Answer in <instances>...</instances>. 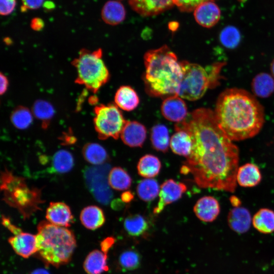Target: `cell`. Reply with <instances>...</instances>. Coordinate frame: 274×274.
<instances>
[{"mask_svg": "<svg viewBox=\"0 0 274 274\" xmlns=\"http://www.w3.org/2000/svg\"><path fill=\"white\" fill-rule=\"evenodd\" d=\"M161 110L164 118L173 122H182L188 116L186 103L178 94L167 96L162 103Z\"/></svg>", "mask_w": 274, "mask_h": 274, "instance_id": "obj_11", "label": "cell"}, {"mask_svg": "<svg viewBox=\"0 0 274 274\" xmlns=\"http://www.w3.org/2000/svg\"><path fill=\"white\" fill-rule=\"evenodd\" d=\"M2 223L8 229H9L14 235L22 231L20 228L13 225L10 220L4 217L2 218Z\"/></svg>", "mask_w": 274, "mask_h": 274, "instance_id": "obj_42", "label": "cell"}, {"mask_svg": "<svg viewBox=\"0 0 274 274\" xmlns=\"http://www.w3.org/2000/svg\"><path fill=\"white\" fill-rule=\"evenodd\" d=\"M74 165L72 154L65 150H60L53 155L52 160L53 169L58 173H65L70 172Z\"/></svg>", "mask_w": 274, "mask_h": 274, "instance_id": "obj_33", "label": "cell"}, {"mask_svg": "<svg viewBox=\"0 0 274 274\" xmlns=\"http://www.w3.org/2000/svg\"><path fill=\"white\" fill-rule=\"evenodd\" d=\"M46 218L49 223L66 228L70 226L74 221L70 208L61 202H51L47 209Z\"/></svg>", "mask_w": 274, "mask_h": 274, "instance_id": "obj_15", "label": "cell"}, {"mask_svg": "<svg viewBox=\"0 0 274 274\" xmlns=\"http://www.w3.org/2000/svg\"><path fill=\"white\" fill-rule=\"evenodd\" d=\"M123 227L127 234L138 237L146 233L149 228L146 218L139 214L127 216L123 222Z\"/></svg>", "mask_w": 274, "mask_h": 274, "instance_id": "obj_26", "label": "cell"}, {"mask_svg": "<svg viewBox=\"0 0 274 274\" xmlns=\"http://www.w3.org/2000/svg\"><path fill=\"white\" fill-rule=\"evenodd\" d=\"M1 188L6 201L17 208L25 218L36 210L40 203V192L37 189H29L23 180L8 172L2 176Z\"/></svg>", "mask_w": 274, "mask_h": 274, "instance_id": "obj_7", "label": "cell"}, {"mask_svg": "<svg viewBox=\"0 0 274 274\" xmlns=\"http://www.w3.org/2000/svg\"><path fill=\"white\" fill-rule=\"evenodd\" d=\"M1 89L0 92L3 94L6 92L8 87V80L7 78L2 73L0 75Z\"/></svg>", "mask_w": 274, "mask_h": 274, "instance_id": "obj_44", "label": "cell"}, {"mask_svg": "<svg viewBox=\"0 0 274 274\" xmlns=\"http://www.w3.org/2000/svg\"><path fill=\"white\" fill-rule=\"evenodd\" d=\"M252 219L250 212L244 207L233 208L228 213L227 223L230 228L237 233H244L250 228Z\"/></svg>", "mask_w": 274, "mask_h": 274, "instance_id": "obj_18", "label": "cell"}, {"mask_svg": "<svg viewBox=\"0 0 274 274\" xmlns=\"http://www.w3.org/2000/svg\"><path fill=\"white\" fill-rule=\"evenodd\" d=\"M110 166L108 164L90 166L85 169L84 178L88 188L99 203L108 204L113 197L109 183Z\"/></svg>", "mask_w": 274, "mask_h": 274, "instance_id": "obj_9", "label": "cell"}, {"mask_svg": "<svg viewBox=\"0 0 274 274\" xmlns=\"http://www.w3.org/2000/svg\"><path fill=\"white\" fill-rule=\"evenodd\" d=\"M214 1L215 0H174V2L180 11L189 12L194 11L198 6L204 2Z\"/></svg>", "mask_w": 274, "mask_h": 274, "instance_id": "obj_38", "label": "cell"}, {"mask_svg": "<svg viewBox=\"0 0 274 274\" xmlns=\"http://www.w3.org/2000/svg\"><path fill=\"white\" fill-rule=\"evenodd\" d=\"M23 6L27 9L35 10L39 8L44 3V0H22Z\"/></svg>", "mask_w": 274, "mask_h": 274, "instance_id": "obj_40", "label": "cell"}, {"mask_svg": "<svg viewBox=\"0 0 274 274\" xmlns=\"http://www.w3.org/2000/svg\"><path fill=\"white\" fill-rule=\"evenodd\" d=\"M253 227L259 232L269 234L274 231V211L267 208L258 210L252 218Z\"/></svg>", "mask_w": 274, "mask_h": 274, "instance_id": "obj_25", "label": "cell"}, {"mask_svg": "<svg viewBox=\"0 0 274 274\" xmlns=\"http://www.w3.org/2000/svg\"><path fill=\"white\" fill-rule=\"evenodd\" d=\"M93 122L100 139H118L127 120L116 104H100L95 107Z\"/></svg>", "mask_w": 274, "mask_h": 274, "instance_id": "obj_8", "label": "cell"}, {"mask_svg": "<svg viewBox=\"0 0 274 274\" xmlns=\"http://www.w3.org/2000/svg\"><path fill=\"white\" fill-rule=\"evenodd\" d=\"M101 49L80 51L79 56L72 63L76 68V82L84 85L94 93L109 80L110 74L102 58Z\"/></svg>", "mask_w": 274, "mask_h": 274, "instance_id": "obj_6", "label": "cell"}, {"mask_svg": "<svg viewBox=\"0 0 274 274\" xmlns=\"http://www.w3.org/2000/svg\"><path fill=\"white\" fill-rule=\"evenodd\" d=\"M30 274H50V273L45 269L38 268L32 271Z\"/></svg>", "mask_w": 274, "mask_h": 274, "instance_id": "obj_48", "label": "cell"}, {"mask_svg": "<svg viewBox=\"0 0 274 274\" xmlns=\"http://www.w3.org/2000/svg\"><path fill=\"white\" fill-rule=\"evenodd\" d=\"M121 200L123 202H124L125 203H128L133 199L134 195L131 192L127 191L123 192L121 194Z\"/></svg>", "mask_w": 274, "mask_h": 274, "instance_id": "obj_45", "label": "cell"}, {"mask_svg": "<svg viewBox=\"0 0 274 274\" xmlns=\"http://www.w3.org/2000/svg\"><path fill=\"white\" fill-rule=\"evenodd\" d=\"M114 100L118 108L126 111L133 110L140 102L136 91L130 86L126 85L122 86L117 90Z\"/></svg>", "mask_w": 274, "mask_h": 274, "instance_id": "obj_22", "label": "cell"}, {"mask_svg": "<svg viewBox=\"0 0 274 274\" xmlns=\"http://www.w3.org/2000/svg\"><path fill=\"white\" fill-rule=\"evenodd\" d=\"M83 267L88 274H101L108 271L107 254L101 250L92 251L86 256Z\"/></svg>", "mask_w": 274, "mask_h": 274, "instance_id": "obj_21", "label": "cell"}, {"mask_svg": "<svg viewBox=\"0 0 274 274\" xmlns=\"http://www.w3.org/2000/svg\"><path fill=\"white\" fill-rule=\"evenodd\" d=\"M33 115L41 120L44 128L47 127L49 121L54 114V110L52 105L49 102L39 99L35 101L33 106Z\"/></svg>", "mask_w": 274, "mask_h": 274, "instance_id": "obj_34", "label": "cell"}, {"mask_svg": "<svg viewBox=\"0 0 274 274\" xmlns=\"http://www.w3.org/2000/svg\"><path fill=\"white\" fill-rule=\"evenodd\" d=\"M229 201L231 205L234 208H237V207H240L242 203V201L240 200V199L238 197L235 195L231 196L229 198Z\"/></svg>", "mask_w": 274, "mask_h": 274, "instance_id": "obj_46", "label": "cell"}, {"mask_svg": "<svg viewBox=\"0 0 274 274\" xmlns=\"http://www.w3.org/2000/svg\"><path fill=\"white\" fill-rule=\"evenodd\" d=\"M214 112L218 126L231 141L253 138L264 122L262 106L254 96L242 89L229 88L223 91Z\"/></svg>", "mask_w": 274, "mask_h": 274, "instance_id": "obj_2", "label": "cell"}, {"mask_svg": "<svg viewBox=\"0 0 274 274\" xmlns=\"http://www.w3.org/2000/svg\"><path fill=\"white\" fill-rule=\"evenodd\" d=\"M161 167L159 158L152 154H146L139 160L137 169L139 175L150 178L158 175Z\"/></svg>", "mask_w": 274, "mask_h": 274, "instance_id": "obj_28", "label": "cell"}, {"mask_svg": "<svg viewBox=\"0 0 274 274\" xmlns=\"http://www.w3.org/2000/svg\"><path fill=\"white\" fill-rule=\"evenodd\" d=\"M42 6L44 9L47 11L53 10L55 8V5L54 2L50 1H45Z\"/></svg>", "mask_w": 274, "mask_h": 274, "instance_id": "obj_47", "label": "cell"}, {"mask_svg": "<svg viewBox=\"0 0 274 274\" xmlns=\"http://www.w3.org/2000/svg\"><path fill=\"white\" fill-rule=\"evenodd\" d=\"M175 127L186 131L192 140L181 173H190L200 188L233 192L239 150L218 126L214 112L205 108L196 109Z\"/></svg>", "mask_w": 274, "mask_h": 274, "instance_id": "obj_1", "label": "cell"}, {"mask_svg": "<svg viewBox=\"0 0 274 274\" xmlns=\"http://www.w3.org/2000/svg\"><path fill=\"white\" fill-rule=\"evenodd\" d=\"M80 219L82 225L90 230H95L105 222L102 210L96 206H89L84 208L81 212Z\"/></svg>", "mask_w": 274, "mask_h": 274, "instance_id": "obj_23", "label": "cell"}, {"mask_svg": "<svg viewBox=\"0 0 274 274\" xmlns=\"http://www.w3.org/2000/svg\"><path fill=\"white\" fill-rule=\"evenodd\" d=\"M193 211L196 216L201 221L212 222L218 216L220 206L215 197L206 196L197 201L193 207Z\"/></svg>", "mask_w": 274, "mask_h": 274, "instance_id": "obj_17", "label": "cell"}, {"mask_svg": "<svg viewBox=\"0 0 274 274\" xmlns=\"http://www.w3.org/2000/svg\"><path fill=\"white\" fill-rule=\"evenodd\" d=\"M120 136L125 145L130 147H142L147 137V130L138 121H126Z\"/></svg>", "mask_w": 274, "mask_h": 274, "instance_id": "obj_14", "label": "cell"}, {"mask_svg": "<svg viewBox=\"0 0 274 274\" xmlns=\"http://www.w3.org/2000/svg\"><path fill=\"white\" fill-rule=\"evenodd\" d=\"M187 189V186L183 183L173 179L166 180L160 187L159 199L153 210V213L155 215L160 213L166 206L181 198Z\"/></svg>", "mask_w": 274, "mask_h": 274, "instance_id": "obj_10", "label": "cell"}, {"mask_svg": "<svg viewBox=\"0 0 274 274\" xmlns=\"http://www.w3.org/2000/svg\"><path fill=\"white\" fill-rule=\"evenodd\" d=\"M150 139L153 148L163 153L168 150L169 136L167 128L163 124H156L151 130Z\"/></svg>", "mask_w": 274, "mask_h": 274, "instance_id": "obj_29", "label": "cell"}, {"mask_svg": "<svg viewBox=\"0 0 274 274\" xmlns=\"http://www.w3.org/2000/svg\"><path fill=\"white\" fill-rule=\"evenodd\" d=\"M270 70L272 76L274 78V59L272 60L271 63Z\"/></svg>", "mask_w": 274, "mask_h": 274, "instance_id": "obj_49", "label": "cell"}, {"mask_svg": "<svg viewBox=\"0 0 274 274\" xmlns=\"http://www.w3.org/2000/svg\"><path fill=\"white\" fill-rule=\"evenodd\" d=\"M239 1H244V0H239Z\"/></svg>", "mask_w": 274, "mask_h": 274, "instance_id": "obj_51", "label": "cell"}, {"mask_svg": "<svg viewBox=\"0 0 274 274\" xmlns=\"http://www.w3.org/2000/svg\"><path fill=\"white\" fill-rule=\"evenodd\" d=\"M196 21L201 26L210 28L215 25L221 16V11L214 1L204 2L194 10Z\"/></svg>", "mask_w": 274, "mask_h": 274, "instance_id": "obj_16", "label": "cell"}, {"mask_svg": "<svg viewBox=\"0 0 274 274\" xmlns=\"http://www.w3.org/2000/svg\"><path fill=\"white\" fill-rule=\"evenodd\" d=\"M236 179L237 183L241 186L252 187L260 183L262 176L256 165L247 163L238 168Z\"/></svg>", "mask_w": 274, "mask_h": 274, "instance_id": "obj_19", "label": "cell"}, {"mask_svg": "<svg viewBox=\"0 0 274 274\" xmlns=\"http://www.w3.org/2000/svg\"><path fill=\"white\" fill-rule=\"evenodd\" d=\"M144 61L143 80L149 95L158 97L178 94L182 67L176 55L167 45L146 52Z\"/></svg>", "mask_w": 274, "mask_h": 274, "instance_id": "obj_3", "label": "cell"}, {"mask_svg": "<svg viewBox=\"0 0 274 274\" xmlns=\"http://www.w3.org/2000/svg\"><path fill=\"white\" fill-rule=\"evenodd\" d=\"M115 242L113 237H108L105 238L100 243L101 250L107 254L108 251L112 247Z\"/></svg>", "mask_w": 274, "mask_h": 274, "instance_id": "obj_41", "label": "cell"}, {"mask_svg": "<svg viewBox=\"0 0 274 274\" xmlns=\"http://www.w3.org/2000/svg\"><path fill=\"white\" fill-rule=\"evenodd\" d=\"M44 26V22L41 18L35 17L31 19L30 27L33 30L39 31L42 30Z\"/></svg>", "mask_w": 274, "mask_h": 274, "instance_id": "obj_43", "label": "cell"}, {"mask_svg": "<svg viewBox=\"0 0 274 274\" xmlns=\"http://www.w3.org/2000/svg\"><path fill=\"white\" fill-rule=\"evenodd\" d=\"M141 257L135 250L129 249L123 252L119 256L118 264L123 270H132L138 268Z\"/></svg>", "mask_w": 274, "mask_h": 274, "instance_id": "obj_37", "label": "cell"}, {"mask_svg": "<svg viewBox=\"0 0 274 274\" xmlns=\"http://www.w3.org/2000/svg\"><path fill=\"white\" fill-rule=\"evenodd\" d=\"M92 99H90L91 104H94L97 101V98L95 96L91 97Z\"/></svg>", "mask_w": 274, "mask_h": 274, "instance_id": "obj_50", "label": "cell"}, {"mask_svg": "<svg viewBox=\"0 0 274 274\" xmlns=\"http://www.w3.org/2000/svg\"><path fill=\"white\" fill-rule=\"evenodd\" d=\"M101 16L107 24L116 25L124 21L126 16V11L124 6L120 2L111 0L104 5Z\"/></svg>", "mask_w": 274, "mask_h": 274, "instance_id": "obj_20", "label": "cell"}, {"mask_svg": "<svg viewBox=\"0 0 274 274\" xmlns=\"http://www.w3.org/2000/svg\"><path fill=\"white\" fill-rule=\"evenodd\" d=\"M241 33L238 29L233 26H227L220 32L219 39L221 43L226 48L233 49L236 47L241 41Z\"/></svg>", "mask_w": 274, "mask_h": 274, "instance_id": "obj_36", "label": "cell"}, {"mask_svg": "<svg viewBox=\"0 0 274 274\" xmlns=\"http://www.w3.org/2000/svg\"><path fill=\"white\" fill-rule=\"evenodd\" d=\"M37 228V253L43 261L56 267L68 263L76 247L73 232L46 221H41Z\"/></svg>", "mask_w": 274, "mask_h": 274, "instance_id": "obj_4", "label": "cell"}, {"mask_svg": "<svg viewBox=\"0 0 274 274\" xmlns=\"http://www.w3.org/2000/svg\"><path fill=\"white\" fill-rule=\"evenodd\" d=\"M159 184L153 179H145L141 181L136 187L137 194L144 201L154 200L160 192Z\"/></svg>", "mask_w": 274, "mask_h": 274, "instance_id": "obj_32", "label": "cell"}, {"mask_svg": "<svg viewBox=\"0 0 274 274\" xmlns=\"http://www.w3.org/2000/svg\"><path fill=\"white\" fill-rule=\"evenodd\" d=\"M252 89L258 97H269L274 92V78L266 73L257 75L252 80Z\"/></svg>", "mask_w": 274, "mask_h": 274, "instance_id": "obj_27", "label": "cell"}, {"mask_svg": "<svg viewBox=\"0 0 274 274\" xmlns=\"http://www.w3.org/2000/svg\"><path fill=\"white\" fill-rule=\"evenodd\" d=\"M180 62L183 75L178 95L182 98L191 101L199 99L208 88L218 84L223 63H218L204 68L197 63L186 60Z\"/></svg>", "mask_w": 274, "mask_h": 274, "instance_id": "obj_5", "label": "cell"}, {"mask_svg": "<svg viewBox=\"0 0 274 274\" xmlns=\"http://www.w3.org/2000/svg\"><path fill=\"white\" fill-rule=\"evenodd\" d=\"M8 242L15 252L24 258L37 253L36 235L21 231L9 238Z\"/></svg>", "mask_w": 274, "mask_h": 274, "instance_id": "obj_13", "label": "cell"}, {"mask_svg": "<svg viewBox=\"0 0 274 274\" xmlns=\"http://www.w3.org/2000/svg\"><path fill=\"white\" fill-rule=\"evenodd\" d=\"M132 10L144 17L155 16L169 10L174 0H129Z\"/></svg>", "mask_w": 274, "mask_h": 274, "instance_id": "obj_12", "label": "cell"}, {"mask_svg": "<svg viewBox=\"0 0 274 274\" xmlns=\"http://www.w3.org/2000/svg\"><path fill=\"white\" fill-rule=\"evenodd\" d=\"M16 5V0H1V15L7 16L10 14L15 9Z\"/></svg>", "mask_w": 274, "mask_h": 274, "instance_id": "obj_39", "label": "cell"}, {"mask_svg": "<svg viewBox=\"0 0 274 274\" xmlns=\"http://www.w3.org/2000/svg\"><path fill=\"white\" fill-rule=\"evenodd\" d=\"M108 180L110 187L119 191L128 189L132 183V179L128 173L120 167H115L110 170Z\"/></svg>", "mask_w": 274, "mask_h": 274, "instance_id": "obj_31", "label": "cell"}, {"mask_svg": "<svg viewBox=\"0 0 274 274\" xmlns=\"http://www.w3.org/2000/svg\"><path fill=\"white\" fill-rule=\"evenodd\" d=\"M32 115L27 108L20 106L16 108L12 113L11 120L17 128L24 129L28 128L32 122Z\"/></svg>", "mask_w": 274, "mask_h": 274, "instance_id": "obj_35", "label": "cell"}, {"mask_svg": "<svg viewBox=\"0 0 274 274\" xmlns=\"http://www.w3.org/2000/svg\"><path fill=\"white\" fill-rule=\"evenodd\" d=\"M85 159L91 164L99 165L105 164L109 156L106 149L97 143H89L83 149Z\"/></svg>", "mask_w": 274, "mask_h": 274, "instance_id": "obj_30", "label": "cell"}, {"mask_svg": "<svg viewBox=\"0 0 274 274\" xmlns=\"http://www.w3.org/2000/svg\"><path fill=\"white\" fill-rule=\"evenodd\" d=\"M175 130L176 132L172 135L170 141V148L174 153L187 157L192 150V138L185 130Z\"/></svg>", "mask_w": 274, "mask_h": 274, "instance_id": "obj_24", "label": "cell"}]
</instances>
